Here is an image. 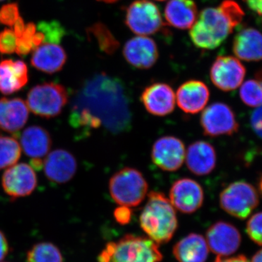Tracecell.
I'll return each instance as SVG.
<instances>
[{"label":"cell","mask_w":262,"mask_h":262,"mask_svg":"<svg viewBox=\"0 0 262 262\" xmlns=\"http://www.w3.org/2000/svg\"><path fill=\"white\" fill-rule=\"evenodd\" d=\"M239 98L250 107L262 106V79L248 80L243 82L239 89Z\"/></svg>","instance_id":"30"},{"label":"cell","mask_w":262,"mask_h":262,"mask_svg":"<svg viewBox=\"0 0 262 262\" xmlns=\"http://www.w3.org/2000/svg\"><path fill=\"white\" fill-rule=\"evenodd\" d=\"M69 101L67 90L61 84L45 82L34 86L29 91L27 104L29 110L42 118L58 117Z\"/></svg>","instance_id":"6"},{"label":"cell","mask_w":262,"mask_h":262,"mask_svg":"<svg viewBox=\"0 0 262 262\" xmlns=\"http://www.w3.org/2000/svg\"><path fill=\"white\" fill-rule=\"evenodd\" d=\"M214 262H249L245 256H239L233 258H224L218 256Z\"/></svg>","instance_id":"41"},{"label":"cell","mask_w":262,"mask_h":262,"mask_svg":"<svg viewBox=\"0 0 262 262\" xmlns=\"http://www.w3.org/2000/svg\"><path fill=\"white\" fill-rule=\"evenodd\" d=\"M139 221L149 239L158 244L170 241L178 227L177 213L170 200L163 193L155 191L148 194Z\"/></svg>","instance_id":"3"},{"label":"cell","mask_w":262,"mask_h":262,"mask_svg":"<svg viewBox=\"0 0 262 262\" xmlns=\"http://www.w3.org/2000/svg\"><path fill=\"white\" fill-rule=\"evenodd\" d=\"M141 102L146 111L156 117H165L173 113L176 106V94L171 86L155 82L141 93Z\"/></svg>","instance_id":"15"},{"label":"cell","mask_w":262,"mask_h":262,"mask_svg":"<svg viewBox=\"0 0 262 262\" xmlns=\"http://www.w3.org/2000/svg\"><path fill=\"white\" fill-rule=\"evenodd\" d=\"M26 24L24 23L23 19L20 17L13 25V32H14L17 38L20 37L23 34L24 29H25Z\"/></svg>","instance_id":"40"},{"label":"cell","mask_w":262,"mask_h":262,"mask_svg":"<svg viewBox=\"0 0 262 262\" xmlns=\"http://www.w3.org/2000/svg\"><path fill=\"white\" fill-rule=\"evenodd\" d=\"M248 8L256 13L258 16L262 17V0H243Z\"/></svg>","instance_id":"39"},{"label":"cell","mask_w":262,"mask_h":262,"mask_svg":"<svg viewBox=\"0 0 262 262\" xmlns=\"http://www.w3.org/2000/svg\"><path fill=\"white\" fill-rule=\"evenodd\" d=\"M151 155L153 163L161 170L177 171L185 160V145L176 136H163L153 144Z\"/></svg>","instance_id":"12"},{"label":"cell","mask_w":262,"mask_h":262,"mask_svg":"<svg viewBox=\"0 0 262 262\" xmlns=\"http://www.w3.org/2000/svg\"><path fill=\"white\" fill-rule=\"evenodd\" d=\"M38 31L45 37L44 43L58 44L64 36V29L57 21L42 22L38 25Z\"/></svg>","instance_id":"32"},{"label":"cell","mask_w":262,"mask_h":262,"mask_svg":"<svg viewBox=\"0 0 262 262\" xmlns=\"http://www.w3.org/2000/svg\"><path fill=\"white\" fill-rule=\"evenodd\" d=\"M208 248L218 256L225 257L236 252L241 243L238 229L228 222H218L206 232Z\"/></svg>","instance_id":"14"},{"label":"cell","mask_w":262,"mask_h":262,"mask_svg":"<svg viewBox=\"0 0 262 262\" xmlns=\"http://www.w3.org/2000/svg\"><path fill=\"white\" fill-rule=\"evenodd\" d=\"M251 125L255 134L262 139V106L256 108L251 115Z\"/></svg>","instance_id":"37"},{"label":"cell","mask_w":262,"mask_h":262,"mask_svg":"<svg viewBox=\"0 0 262 262\" xmlns=\"http://www.w3.org/2000/svg\"><path fill=\"white\" fill-rule=\"evenodd\" d=\"M251 262H262V249L253 256Z\"/></svg>","instance_id":"42"},{"label":"cell","mask_w":262,"mask_h":262,"mask_svg":"<svg viewBox=\"0 0 262 262\" xmlns=\"http://www.w3.org/2000/svg\"><path fill=\"white\" fill-rule=\"evenodd\" d=\"M37 32L35 24L29 23L26 25L23 34L17 38L15 53L20 56H27L31 51H34L33 38Z\"/></svg>","instance_id":"31"},{"label":"cell","mask_w":262,"mask_h":262,"mask_svg":"<svg viewBox=\"0 0 262 262\" xmlns=\"http://www.w3.org/2000/svg\"><path fill=\"white\" fill-rule=\"evenodd\" d=\"M2 185L5 192L12 199L24 198L35 190L37 175L34 168L28 164H15L3 173Z\"/></svg>","instance_id":"11"},{"label":"cell","mask_w":262,"mask_h":262,"mask_svg":"<svg viewBox=\"0 0 262 262\" xmlns=\"http://www.w3.org/2000/svg\"><path fill=\"white\" fill-rule=\"evenodd\" d=\"M185 160L191 173L198 177L207 176L216 166V151L210 143L196 141L188 146Z\"/></svg>","instance_id":"20"},{"label":"cell","mask_w":262,"mask_h":262,"mask_svg":"<svg viewBox=\"0 0 262 262\" xmlns=\"http://www.w3.org/2000/svg\"><path fill=\"white\" fill-rule=\"evenodd\" d=\"M246 231L250 238L262 246V212L255 213L248 220Z\"/></svg>","instance_id":"33"},{"label":"cell","mask_w":262,"mask_h":262,"mask_svg":"<svg viewBox=\"0 0 262 262\" xmlns=\"http://www.w3.org/2000/svg\"><path fill=\"white\" fill-rule=\"evenodd\" d=\"M99 2H103V3H116V2L119 1V0H98Z\"/></svg>","instance_id":"43"},{"label":"cell","mask_w":262,"mask_h":262,"mask_svg":"<svg viewBox=\"0 0 262 262\" xmlns=\"http://www.w3.org/2000/svg\"><path fill=\"white\" fill-rule=\"evenodd\" d=\"M246 74V67L235 57L220 56L212 63L210 78L217 89L229 92L241 87Z\"/></svg>","instance_id":"10"},{"label":"cell","mask_w":262,"mask_h":262,"mask_svg":"<svg viewBox=\"0 0 262 262\" xmlns=\"http://www.w3.org/2000/svg\"><path fill=\"white\" fill-rule=\"evenodd\" d=\"M29 81L28 68L22 61L11 59L0 62V92L11 95L20 91Z\"/></svg>","instance_id":"23"},{"label":"cell","mask_w":262,"mask_h":262,"mask_svg":"<svg viewBox=\"0 0 262 262\" xmlns=\"http://www.w3.org/2000/svg\"><path fill=\"white\" fill-rule=\"evenodd\" d=\"M46 177L51 182L64 184L75 177L77 170L75 157L66 149L53 150L43 161Z\"/></svg>","instance_id":"19"},{"label":"cell","mask_w":262,"mask_h":262,"mask_svg":"<svg viewBox=\"0 0 262 262\" xmlns=\"http://www.w3.org/2000/svg\"><path fill=\"white\" fill-rule=\"evenodd\" d=\"M232 51L243 61H262V33L251 27L241 29L234 36Z\"/></svg>","instance_id":"22"},{"label":"cell","mask_w":262,"mask_h":262,"mask_svg":"<svg viewBox=\"0 0 262 262\" xmlns=\"http://www.w3.org/2000/svg\"><path fill=\"white\" fill-rule=\"evenodd\" d=\"M89 37L94 38L98 48L107 55H113L120 47V42L102 23H96L87 30Z\"/></svg>","instance_id":"27"},{"label":"cell","mask_w":262,"mask_h":262,"mask_svg":"<svg viewBox=\"0 0 262 262\" xmlns=\"http://www.w3.org/2000/svg\"><path fill=\"white\" fill-rule=\"evenodd\" d=\"M167 24L174 28L191 29L198 16V6L193 0H170L164 11Z\"/></svg>","instance_id":"25"},{"label":"cell","mask_w":262,"mask_h":262,"mask_svg":"<svg viewBox=\"0 0 262 262\" xmlns=\"http://www.w3.org/2000/svg\"><path fill=\"white\" fill-rule=\"evenodd\" d=\"M125 23L139 36L156 34L163 29L164 22L159 8L149 0H136L127 7Z\"/></svg>","instance_id":"8"},{"label":"cell","mask_w":262,"mask_h":262,"mask_svg":"<svg viewBox=\"0 0 262 262\" xmlns=\"http://www.w3.org/2000/svg\"><path fill=\"white\" fill-rule=\"evenodd\" d=\"M10 246L8 239L5 234L0 230V261H3L8 256Z\"/></svg>","instance_id":"38"},{"label":"cell","mask_w":262,"mask_h":262,"mask_svg":"<svg viewBox=\"0 0 262 262\" xmlns=\"http://www.w3.org/2000/svg\"><path fill=\"white\" fill-rule=\"evenodd\" d=\"M200 121L203 134L210 137L232 136L239 130L233 110L223 102L213 103L205 108Z\"/></svg>","instance_id":"9"},{"label":"cell","mask_w":262,"mask_h":262,"mask_svg":"<svg viewBox=\"0 0 262 262\" xmlns=\"http://www.w3.org/2000/svg\"><path fill=\"white\" fill-rule=\"evenodd\" d=\"M67 53L58 44L44 43L33 53L31 63L34 68L48 74H54L63 69Z\"/></svg>","instance_id":"24"},{"label":"cell","mask_w":262,"mask_h":262,"mask_svg":"<svg viewBox=\"0 0 262 262\" xmlns=\"http://www.w3.org/2000/svg\"><path fill=\"white\" fill-rule=\"evenodd\" d=\"M20 145L24 153L32 158L33 167L40 169L43 166V158L49 154L51 149V136L44 127L32 125L22 133Z\"/></svg>","instance_id":"17"},{"label":"cell","mask_w":262,"mask_h":262,"mask_svg":"<svg viewBox=\"0 0 262 262\" xmlns=\"http://www.w3.org/2000/svg\"><path fill=\"white\" fill-rule=\"evenodd\" d=\"M114 217L117 222L122 225H127L132 218V211L129 207L120 206L114 212Z\"/></svg>","instance_id":"36"},{"label":"cell","mask_w":262,"mask_h":262,"mask_svg":"<svg viewBox=\"0 0 262 262\" xmlns=\"http://www.w3.org/2000/svg\"><path fill=\"white\" fill-rule=\"evenodd\" d=\"M0 1H3V0H0Z\"/></svg>","instance_id":"47"},{"label":"cell","mask_w":262,"mask_h":262,"mask_svg":"<svg viewBox=\"0 0 262 262\" xmlns=\"http://www.w3.org/2000/svg\"><path fill=\"white\" fill-rule=\"evenodd\" d=\"M220 203L226 213L245 220L258 206L259 196L251 184L238 181L229 184L221 192Z\"/></svg>","instance_id":"7"},{"label":"cell","mask_w":262,"mask_h":262,"mask_svg":"<svg viewBox=\"0 0 262 262\" xmlns=\"http://www.w3.org/2000/svg\"><path fill=\"white\" fill-rule=\"evenodd\" d=\"M29 110L20 98H0V129L15 134L28 121Z\"/></svg>","instance_id":"21"},{"label":"cell","mask_w":262,"mask_h":262,"mask_svg":"<svg viewBox=\"0 0 262 262\" xmlns=\"http://www.w3.org/2000/svg\"><path fill=\"white\" fill-rule=\"evenodd\" d=\"M244 15V10L234 0H224L216 8H205L190 29L191 40L196 48L215 49L242 22Z\"/></svg>","instance_id":"2"},{"label":"cell","mask_w":262,"mask_h":262,"mask_svg":"<svg viewBox=\"0 0 262 262\" xmlns=\"http://www.w3.org/2000/svg\"><path fill=\"white\" fill-rule=\"evenodd\" d=\"M157 1H160V2H162V1H165V0H157Z\"/></svg>","instance_id":"46"},{"label":"cell","mask_w":262,"mask_h":262,"mask_svg":"<svg viewBox=\"0 0 262 262\" xmlns=\"http://www.w3.org/2000/svg\"><path fill=\"white\" fill-rule=\"evenodd\" d=\"M27 262H63L61 251L54 244L39 243L27 252Z\"/></svg>","instance_id":"28"},{"label":"cell","mask_w":262,"mask_h":262,"mask_svg":"<svg viewBox=\"0 0 262 262\" xmlns=\"http://www.w3.org/2000/svg\"><path fill=\"white\" fill-rule=\"evenodd\" d=\"M112 198L120 206L136 207L144 201L149 184L143 173L136 168H126L116 172L108 182Z\"/></svg>","instance_id":"5"},{"label":"cell","mask_w":262,"mask_h":262,"mask_svg":"<svg viewBox=\"0 0 262 262\" xmlns=\"http://www.w3.org/2000/svg\"><path fill=\"white\" fill-rule=\"evenodd\" d=\"M20 17L18 5L16 3L5 5L0 9V24L3 25L13 27Z\"/></svg>","instance_id":"35"},{"label":"cell","mask_w":262,"mask_h":262,"mask_svg":"<svg viewBox=\"0 0 262 262\" xmlns=\"http://www.w3.org/2000/svg\"><path fill=\"white\" fill-rule=\"evenodd\" d=\"M258 187H259L260 191L262 193V177L260 179L259 183H258Z\"/></svg>","instance_id":"44"},{"label":"cell","mask_w":262,"mask_h":262,"mask_svg":"<svg viewBox=\"0 0 262 262\" xmlns=\"http://www.w3.org/2000/svg\"><path fill=\"white\" fill-rule=\"evenodd\" d=\"M257 78L262 79V71L258 73Z\"/></svg>","instance_id":"45"},{"label":"cell","mask_w":262,"mask_h":262,"mask_svg":"<svg viewBox=\"0 0 262 262\" xmlns=\"http://www.w3.org/2000/svg\"><path fill=\"white\" fill-rule=\"evenodd\" d=\"M98 262H160L163 259L158 244L151 239L127 234L108 243L98 256Z\"/></svg>","instance_id":"4"},{"label":"cell","mask_w":262,"mask_h":262,"mask_svg":"<svg viewBox=\"0 0 262 262\" xmlns=\"http://www.w3.org/2000/svg\"><path fill=\"white\" fill-rule=\"evenodd\" d=\"M169 195L174 208L188 214L199 210L204 201L203 187L199 183L190 178L176 181L172 184Z\"/></svg>","instance_id":"13"},{"label":"cell","mask_w":262,"mask_h":262,"mask_svg":"<svg viewBox=\"0 0 262 262\" xmlns=\"http://www.w3.org/2000/svg\"><path fill=\"white\" fill-rule=\"evenodd\" d=\"M21 155L18 141L10 136H0V170L13 166Z\"/></svg>","instance_id":"29"},{"label":"cell","mask_w":262,"mask_h":262,"mask_svg":"<svg viewBox=\"0 0 262 262\" xmlns=\"http://www.w3.org/2000/svg\"><path fill=\"white\" fill-rule=\"evenodd\" d=\"M17 37L12 29L0 32V53L13 54L16 51Z\"/></svg>","instance_id":"34"},{"label":"cell","mask_w":262,"mask_h":262,"mask_svg":"<svg viewBox=\"0 0 262 262\" xmlns=\"http://www.w3.org/2000/svg\"><path fill=\"white\" fill-rule=\"evenodd\" d=\"M70 122L85 129L103 126L113 134L127 130L131 115L121 81L105 73L86 81L72 103Z\"/></svg>","instance_id":"1"},{"label":"cell","mask_w":262,"mask_h":262,"mask_svg":"<svg viewBox=\"0 0 262 262\" xmlns=\"http://www.w3.org/2000/svg\"><path fill=\"white\" fill-rule=\"evenodd\" d=\"M122 53L129 64L139 70H149L159 58L156 42L146 36L131 38L124 46Z\"/></svg>","instance_id":"16"},{"label":"cell","mask_w":262,"mask_h":262,"mask_svg":"<svg viewBox=\"0 0 262 262\" xmlns=\"http://www.w3.org/2000/svg\"><path fill=\"white\" fill-rule=\"evenodd\" d=\"M208 252L206 239L195 233L189 234L181 239L173 249L174 256L179 262H205Z\"/></svg>","instance_id":"26"},{"label":"cell","mask_w":262,"mask_h":262,"mask_svg":"<svg viewBox=\"0 0 262 262\" xmlns=\"http://www.w3.org/2000/svg\"><path fill=\"white\" fill-rule=\"evenodd\" d=\"M210 91L201 80H191L179 86L176 94V102L184 113L195 115L208 104Z\"/></svg>","instance_id":"18"}]
</instances>
